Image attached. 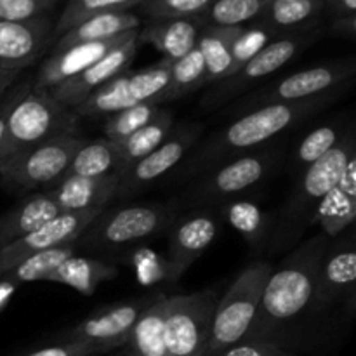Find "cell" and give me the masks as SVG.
Masks as SVG:
<instances>
[{
    "instance_id": "cell-19",
    "label": "cell",
    "mask_w": 356,
    "mask_h": 356,
    "mask_svg": "<svg viewBox=\"0 0 356 356\" xmlns=\"http://www.w3.org/2000/svg\"><path fill=\"white\" fill-rule=\"evenodd\" d=\"M132 31L108 38V40L87 42V44L73 45V47L65 49V51L49 54L40 65V68H38L37 75H35L33 86L38 87V89H51V87L72 79L76 73L83 72L90 65L99 61L111 49L120 45L125 38L131 37Z\"/></svg>"
},
{
    "instance_id": "cell-24",
    "label": "cell",
    "mask_w": 356,
    "mask_h": 356,
    "mask_svg": "<svg viewBox=\"0 0 356 356\" xmlns=\"http://www.w3.org/2000/svg\"><path fill=\"white\" fill-rule=\"evenodd\" d=\"M141 26V17L138 14L131 13H108V14H97V16L89 17V19L82 21L72 30L66 31L65 35L58 38L52 45L49 54L54 52L65 51V49L73 47L79 44H87V42H99L108 40V38L118 37L127 31L139 30Z\"/></svg>"
},
{
    "instance_id": "cell-38",
    "label": "cell",
    "mask_w": 356,
    "mask_h": 356,
    "mask_svg": "<svg viewBox=\"0 0 356 356\" xmlns=\"http://www.w3.org/2000/svg\"><path fill=\"white\" fill-rule=\"evenodd\" d=\"M204 86H207V70L200 51L195 47L170 65V82L167 87L165 101L179 99Z\"/></svg>"
},
{
    "instance_id": "cell-44",
    "label": "cell",
    "mask_w": 356,
    "mask_h": 356,
    "mask_svg": "<svg viewBox=\"0 0 356 356\" xmlns=\"http://www.w3.org/2000/svg\"><path fill=\"white\" fill-rule=\"evenodd\" d=\"M218 356H299L287 348L264 341H242Z\"/></svg>"
},
{
    "instance_id": "cell-42",
    "label": "cell",
    "mask_w": 356,
    "mask_h": 356,
    "mask_svg": "<svg viewBox=\"0 0 356 356\" xmlns=\"http://www.w3.org/2000/svg\"><path fill=\"white\" fill-rule=\"evenodd\" d=\"M59 0H0V21H30L54 14Z\"/></svg>"
},
{
    "instance_id": "cell-14",
    "label": "cell",
    "mask_w": 356,
    "mask_h": 356,
    "mask_svg": "<svg viewBox=\"0 0 356 356\" xmlns=\"http://www.w3.org/2000/svg\"><path fill=\"white\" fill-rule=\"evenodd\" d=\"M167 233V278L177 282L218 238L219 219L212 209H190L181 212Z\"/></svg>"
},
{
    "instance_id": "cell-11",
    "label": "cell",
    "mask_w": 356,
    "mask_h": 356,
    "mask_svg": "<svg viewBox=\"0 0 356 356\" xmlns=\"http://www.w3.org/2000/svg\"><path fill=\"white\" fill-rule=\"evenodd\" d=\"M353 59H339V61L322 63L309 68L284 76L278 82L270 83L263 89L256 90L254 96L243 101L238 106L242 113L256 108L268 106L277 103H296V101L312 99L323 94L336 92L355 75Z\"/></svg>"
},
{
    "instance_id": "cell-25",
    "label": "cell",
    "mask_w": 356,
    "mask_h": 356,
    "mask_svg": "<svg viewBox=\"0 0 356 356\" xmlns=\"http://www.w3.org/2000/svg\"><path fill=\"white\" fill-rule=\"evenodd\" d=\"M323 13L325 9L322 0H271L256 23L280 37L320 26V16Z\"/></svg>"
},
{
    "instance_id": "cell-29",
    "label": "cell",
    "mask_w": 356,
    "mask_h": 356,
    "mask_svg": "<svg viewBox=\"0 0 356 356\" xmlns=\"http://www.w3.org/2000/svg\"><path fill=\"white\" fill-rule=\"evenodd\" d=\"M117 273V266L106 261L73 254L65 263L59 264L45 282L66 285L82 296H92L103 282L113 280Z\"/></svg>"
},
{
    "instance_id": "cell-8",
    "label": "cell",
    "mask_w": 356,
    "mask_h": 356,
    "mask_svg": "<svg viewBox=\"0 0 356 356\" xmlns=\"http://www.w3.org/2000/svg\"><path fill=\"white\" fill-rule=\"evenodd\" d=\"M89 139L79 132L56 136L0 163V184L21 195L45 191L66 176L75 153Z\"/></svg>"
},
{
    "instance_id": "cell-26",
    "label": "cell",
    "mask_w": 356,
    "mask_h": 356,
    "mask_svg": "<svg viewBox=\"0 0 356 356\" xmlns=\"http://www.w3.org/2000/svg\"><path fill=\"white\" fill-rule=\"evenodd\" d=\"M219 212L254 250L266 249L273 232V218L261 205L247 198H233L219 205Z\"/></svg>"
},
{
    "instance_id": "cell-4",
    "label": "cell",
    "mask_w": 356,
    "mask_h": 356,
    "mask_svg": "<svg viewBox=\"0 0 356 356\" xmlns=\"http://www.w3.org/2000/svg\"><path fill=\"white\" fill-rule=\"evenodd\" d=\"M183 212L179 200L134 204L106 211L104 209L75 242V249L120 250L132 243L153 238L170 229Z\"/></svg>"
},
{
    "instance_id": "cell-18",
    "label": "cell",
    "mask_w": 356,
    "mask_h": 356,
    "mask_svg": "<svg viewBox=\"0 0 356 356\" xmlns=\"http://www.w3.org/2000/svg\"><path fill=\"white\" fill-rule=\"evenodd\" d=\"M356 280V249L353 236L330 243L318 264L313 289L312 312H322L344 296L353 298Z\"/></svg>"
},
{
    "instance_id": "cell-45",
    "label": "cell",
    "mask_w": 356,
    "mask_h": 356,
    "mask_svg": "<svg viewBox=\"0 0 356 356\" xmlns=\"http://www.w3.org/2000/svg\"><path fill=\"white\" fill-rule=\"evenodd\" d=\"M104 353L101 348L87 343H59L54 346L42 348L26 356H96Z\"/></svg>"
},
{
    "instance_id": "cell-27",
    "label": "cell",
    "mask_w": 356,
    "mask_h": 356,
    "mask_svg": "<svg viewBox=\"0 0 356 356\" xmlns=\"http://www.w3.org/2000/svg\"><path fill=\"white\" fill-rule=\"evenodd\" d=\"M242 26H202L197 38V49L204 58L207 70V86L221 82L233 75V42Z\"/></svg>"
},
{
    "instance_id": "cell-46",
    "label": "cell",
    "mask_w": 356,
    "mask_h": 356,
    "mask_svg": "<svg viewBox=\"0 0 356 356\" xmlns=\"http://www.w3.org/2000/svg\"><path fill=\"white\" fill-rule=\"evenodd\" d=\"M330 31L336 35H343V37L355 38L356 35V14H350V16H339L332 17L330 23Z\"/></svg>"
},
{
    "instance_id": "cell-35",
    "label": "cell",
    "mask_w": 356,
    "mask_h": 356,
    "mask_svg": "<svg viewBox=\"0 0 356 356\" xmlns=\"http://www.w3.org/2000/svg\"><path fill=\"white\" fill-rule=\"evenodd\" d=\"M170 59L162 58L153 65L129 72V94L134 103L162 104L170 82Z\"/></svg>"
},
{
    "instance_id": "cell-33",
    "label": "cell",
    "mask_w": 356,
    "mask_h": 356,
    "mask_svg": "<svg viewBox=\"0 0 356 356\" xmlns=\"http://www.w3.org/2000/svg\"><path fill=\"white\" fill-rule=\"evenodd\" d=\"M141 3L143 0H68L54 23L52 42H56L61 35L89 17L108 13H127V10L138 9Z\"/></svg>"
},
{
    "instance_id": "cell-39",
    "label": "cell",
    "mask_w": 356,
    "mask_h": 356,
    "mask_svg": "<svg viewBox=\"0 0 356 356\" xmlns=\"http://www.w3.org/2000/svg\"><path fill=\"white\" fill-rule=\"evenodd\" d=\"M160 110H162L160 104L136 103L132 106L125 108V110L118 111V113L110 115V117H106L103 125L104 138L117 143L124 141L125 138L145 127Z\"/></svg>"
},
{
    "instance_id": "cell-32",
    "label": "cell",
    "mask_w": 356,
    "mask_h": 356,
    "mask_svg": "<svg viewBox=\"0 0 356 356\" xmlns=\"http://www.w3.org/2000/svg\"><path fill=\"white\" fill-rule=\"evenodd\" d=\"M174 129V115L169 110H160L145 127L136 131L124 141H120V152H122V170L131 167L138 160L145 159L148 153L159 148L170 131ZM120 170V172H122ZM118 172V174H120Z\"/></svg>"
},
{
    "instance_id": "cell-7",
    "label": "cell",
    "mask_w": 356,
    "mask_h": 356,
    "mask_svg": "<svg viewBox=\"0 0 356 356\" xmlns=\"http://www.w3.org/2000/svg\"><path fill=\"white\" fill-rule=\"evenodd\" d=\"M79 118L47 89L31 87L13 108L0 146V163L56 136L76 132Z\"/></svg>"
},
{
    "instance_id": "cell-10",
    "label": "cell",
    "mask_w": 356,
    "mask_h": 356,
    "mask_svg": "<svg viewBox=\"0 0 356 356\" xmlns=\"http://www.w3.org/2000/svg\"><path fill=\"white\" fill-rule=\"evenodd\" d=\"M322 33V28L315 26L277 37L266 47L261 49L250 61H247L235 75L214 83V87L202 99V106L205 110H216V108L228 103L233 97H238L240 94L259 83L261 80L284 68L299 52L305 51L313 42L318 40Z\"/></svg>"
},
{
    "instance_id": "cell-13",
    "label": "cell",
    "mask_w": 356,
    "mask_h": 356,
    "mask_svg": "<svg viewBox=\"0 0 356 356\" xmlns=\"http://www.w3.org/2000/svg\"><path fill=\"white\" fill-rule=\"evenodd\" d=\"M153 296L115 302L97 309L72 329L65 330L59 336V343H87L101 348L104 353L124 348L131 336L132 327L136 325L146 306L152 302Z\"/></svg>"
},
{
    "instance_id": "cell-3",
    "label": "cell",
    "mask_w": 356,
    "mask_h": 356,
    "mask_svg": "<svg viewBox=\"0 0 356 356\" xmlns=\"http://www.w3.org/2000/svg\"><path fill=\"white\" fill-rule=\"evenodd\" d=\"M355 129L350 125L343 139L325 156L299 174L294 190L291 191L277 218H273V232L268 242V249L271 252L289 249L292 243L298 242L306 226L312 225L316 205L336 186L348 162L355 159Z\"/></svg>"
},
{
    "instance_id": "cell-34",
    "label": "cell",
    "mask_w": 356,
    "mask_h": 356,
    "mask_svg": "<svg viewBox=\"0 0 356 356\" xmlns=\"http://www.w3.org/2000/svg\"><path fill=\"white\" fill-rule=\"evenodd\" d=\"M75 243H66V245L54 247V249L42 250L21 261L19 264L3 273L2 280L13 282L19 287L21 284H30V282L47 280L49 275L56 270L61 263H65L68 257L75 254Z\"/></svg>"
},
{
    "instance_id": "cell-12",
    "label": "cell",
    "mask_w": 356,
    "mask_h": 356,
    "mask_svg": "<svg viewBox=\"0 0 356 356\" xmlns=\"http://www.w3.org/2000/svg\"><path fill=\"white\" fill-rule=\"evenodd\" d=\"M202 134L200 125H181L172 129L165 141L153 149L145 159L138 160L131 167L122 170L118 176V186L115 198H129L141 193L153 183L176 169L184 156L197 145Z\"/></svg>"
},
{
    "instance_id": "cell-43",
    "label": "cell",
    "mask_w": 356,
    "mask_h": 356,
    "mask_svg": "<svg viewBox=\"0 0 356 356\" xmlns=\"http://www.w3.org/2000/svg\"><path fill=\"white\" fill-rule=\"evenodd\" d=\"M31 87H33V79H31V76H26V79L23 80H21L19 76V79L7 89V92L0 97V146H2L3 136H6L7 120H9L10 111H13V108L16 106L17 101H19Z\"/></svg>"
},
{
    "instance_id": "cell-6",
    "label": "cell",
    "mask_w": 356,
    "mask_h": 356,
    "mask_svg": "<svg viewBox=\"0 0 356 356\" xmlns=\"http://www.w3.org/2000/svg\"><path fill=\"white\" fill-rule=\"evenodd\" d=\"M273 270V264L268 261H257L240 271L228 291L218 299L204 356H218L245 339Z\"/></svg>"
},
{
    "instance_id": "cell-20",
    "label": "cell",
    "mask_w": 356,
    "mask_h": 356,
    "mask_svg": "<svg viewBox=\"0 0 356 356\" xmlns=\"http://www.w3.org/2000/svg\"><path fill=\"white\" fill-rule=\"evenodd\" d=\"M117 174L101 177L66 176L45 191L56 202L59 212H83L106 209L117 195Z\"/></svg>"
},
{
    "instance_id": "cell-37",
    "label": "cell",
    "mask_w": 356,
    "mask_h": 356,
    "mask_svg": "<svg viewBox=\"0 0 356 356\" xmlns=\"http://www.w3.org/2000/svg\"><path fill=\"white\" fill-rule=\"evenodd\" d=\"M344 132L346 131L343 129V124H337V122H330V124H323L313 129L296 148L294 156H292V170L296 174H301L309 165L318 162L343 139Z\"/></svg>"
},
{
    "instance_id": "cell-16",
    "label": "cell",
    "mask_w": 356,
    "mask_h": 356,
    "mask_svg": "<svg viewBox=\"0 0 356 356\" xmlns=\"http://www.w3.org/2000/svg\"><path fill=\"white\" fill-rule=\"evenodd\" d=\"M54 14L30 21H0V72L23 75L52 44Z\"/></svg>"
},
{
    "instance_id": "cell-15",
    "label": "cell",
    "mask_w": 356,
    "mask_h": 356,
    "mask_svg": "<svg viewBox=\"0 0 356 356\" xmlns=\"http://www.w3.org/2000/svg\"><path fill=\"white\" fill-rule=\"evenodd\" d=\"M103 211L104 209H92V211L83 212H61L54 219L31 232L30 235L23 236V238L9 243V245L0 247V277L33 254L66 245V243H75L83 233V229Z\"/></svg>"
},
{
    "instance_id": "cell-2",
    "label": "cell",
    "mask_w": 356,
    "mask_h": 356,
    "mask_svg": "<svg viewBox=\"0 0 356 356\" xmlns=\"http://www.w3.org/2000/svg\"><path fill=\"white\" fill-rule=\"evenodd\" d=\"M329 245V236L322 233L312 236L289 254L278 270H273L261 296L256 318L243 341L278 344L282 330L312 308L316 270Z\"/></svg>"
},
{
    "instance_id": "cell-47",
    "label": "cell",
    "mask_w": 356,
    "mask_h": 356,
    "mask_svg": "<svg viewBox=\"0 0 356 356\" xmlns=\"http://www.w3.org/2000/svg\"><path fill=\"white\" fill-rule=\"evenodd\" d=\"M322 2L323 9L330 14V17L356 14V0H322Z\"/></svg>"
},
{
    "instance_id": "cell-31",
    "label": "cell",
    "mask_w": 356,
    "mask_h": 356,
    "mask_svg": "<svg viewBox=\"0 0 356 356\" xmlns=\"http://www.w3.org/2000/svg\"><path fill=\"white\" fill-rule=\"evenodd\" d=\"M129 72L131 70H125L124 73L108 80L104 86L97 87L94 92L87 96V99H83L79 106L73 108V115L79 120L80 118H106L136 104L129 94Z\"/></svg>"
},
{
    "instance_id": "cell-17",
    "label": "cell",
    "mask_w": 356,
    "mask_h": 356,
    "mask_svg": "<svg viewBox=\"0 0 356 356\" xmlns=\"http://www.w3.org/2000/svg\"><path fill=\"white\" fill-rule=\"evenodd\" d=\"M139 30L132 31L131 37L125 38L120 45H117L115 49H111L106 56L96 61L94 65H90L89 68H86L83 72L76 73L72 79L65 80V82L58 83V86L47 89L51 92V96L56 101L66 106L68 110H73L75 106H79L83 99H87L90 92L97 89V87L104 86L108 80H111L113 76L120 75L125 70H129L132 59L136 58V52H138L139 40H138Z\"/></svg>"
},
{
    "instance_id": "cell-30",
    "label": "cell",
    "mask_w": 356,
    "mask_h": 356,
    "mask_svg": "<svg viewBox=\"0 0 356 356\" xmlns=\"http://www.w3.org/2000/svg\"><path fill=\"white\" fill-rule=\"evenodd\" d=\"M122 170L120 143L108 138L87 141L73 156L66 176L101 177ZM65 176V177H66Z\"/></svg>"
},
{
    "instance_id": "cell-5",
    "label": "cell",
    "mask_w": 356,
    "mask_h": 356,
    "mask_svg": "<svg viewBox=\"0 0 356 356\" xmlns=\"http://www.w3.org/2000/svg\"><path fill=\"white\" fill-rule=\"evenodd\" d=\"M282 155L284 152L278 146L264 145L235 156L198 176L197 183L191 184L177 200L183 211L219 207L264 183L278 169Z\"/></svg>"
},
{
    "instance_id": "cell-49",
    "label": "cell",
    "mask_w": 356,
    "mask_h": 356,
    "mask_svg": "<svg viewBox=\"0 0 356 356\" xmlns=\"http://www.w3.org/2000/svg\"><path fill=\"white\" fill-rule=\"evenodd\" d=\"M21 75H16V73H2L0 72V97L7 92L10 86L19 79Z\"/></svg>"
},
{
    "instance_id": "cell-41",
    "label": "cell",
    "mask_w": 356,
    "mask_h": 356,
    "mask_svg": "<svg viewBox=\"0 0 356 356\" xmlns=\"http://www.w3.org/2000/svg\"><path fill=\"white\" fill-rule=\"evenodd\" d=\"M214 0H143L138 7L146 19H174L198 17Z\"/></svg>"
},
{
    "instance_id": "cell-9",
    "label": "cell",
    "mask_w": 356,
    "mask_h": 356,
    "mask_svg": "<svg viewBox=\"0 0 356 356\" xmlns=\"http://www.w3.org/2000/svg\"><path fill=\"white\" fill-rule=\"evenodd\" d=\"M219 294L216 289L167 296L163 339L167 356H204Z\"/></svg>"
},
{
    "instance_id": "cell-23",
    "label": "cell",
    "mask_w": 356,
    "mask_h": 356,
    "mask_svg": "<svg viewBox=\"0 0 356 356\" xmlns=\"http://www.w3.org/2000/svg\"><path fill=\"white\" fill-rule=\"evenodd\" d=\"M58 214L61 212L47 191L26 195L19 204L0 216V247L30 235Z\"/></svg>"
},
{
    "instance_id": "cell-36",
    "label": "cell",
    "mask_w": 356,
    "mask_h": 356,
    "mask_svg": "<svg viewBox=\"0 0 356 356\" xmlns=\"http://www.w3.org/2000/svg\"><path fill=\"white\" fill-rule=\"evenodd\" d=\"M271 0H214L197 17L202 26H243L256 21Z\"/></svg>"
},
{
    "instance_id": "cell-22",
    "label": "cell",
    "mask_w": 356,
    "mask_h": 356,
    "mask_svg": "<svg viewBox=\"0 0 356 356\" xmlns=\"http://www.w3.org/2000/svg\"><path fill=\"white\" fill-rule=\"evenodd\" d=\"M197 17H174V19H148L139 30V44H152L162 58L176 61L197 47L200 33Z\"/></svg>"
},
{
    "instance_id": "cell-1",
    "label": "cell",
    "mask_w": 356,
    "mask_h": 356,
    "mask_svg": "<svg viewBox=\"0 0 356 356\" xmlns=\"http://www.w3.org/2000/svg\"><path fill=\"white\" fill-rule=\"evenodd\" d=\"M337 94L339 90L312 97V99L268 104V106L245 111L235 122L202 143L195 149L193 155H190V159L184 162V165H181L177 177L195 179L235 156L268 145L282 132L296 127L306 118L329 106L336 99Z\"/></svg>"
},
{
    "instance_id": "cell-40",
    "label": "cell",
    "mask_w": 356,
    "mask_h": 356,
    "mask_svg": "<svg viewBox=\"0 0 356 356\" xmlns=\"http://www.w3.org/2000/svg\"><path fill=\"white\" fill-rule=\"evenodd\" d=\"M275 38H277V35L273 31H270L266 26L256 23V21L243 24L242 31L233 42V75Z\"/></svg>"
},
{
    "instance_id": "cell-48",
    "label": "cell",
    "mask_w": 356,
    "mask_h": 356,
    "mask_svg": "<svg viewBox=\"0 0 356 356\" xmlns=\"http://www.w3.org/2000/svg\"><path fill=\"white\" fill-rule=\"evenodd\" d=\"M16 291H17V285H14L13 282H7L0 278V313L10 305Z\"/></svg>"
},
{
    "instance_id": "cell-21",
    "label": "cell",
    "mask_w": 356,
    "mask_h": 356,
    "mask_svg": "<svg viewBox=\"0 0 356 356\" xmlns=\"http://www.w3.org/2000/svg\"><path fill=\"white\" fill-rule=\"evenodd\" d=\"M356 219V159L350 160L336 186L320 200L313 212V221L322 228V235L336 238Z\"/></svg>"
},
{
    "instance_id": "cell-28",
    "label": "cell",
    "mask_w": 356,
    "mask_h": 356,
    "mask_svg": "<svg viewBox=\"0 0 356 356\" xmlns=\"http://www.w3.org/2000/svg\"><path fill=\"white\" fill-rule=\"evenodd\" d=\"M167 296L155 294L152 302L139 315L125 343V356H167L163 339Z\"/></svg>"
}]
</instances>
